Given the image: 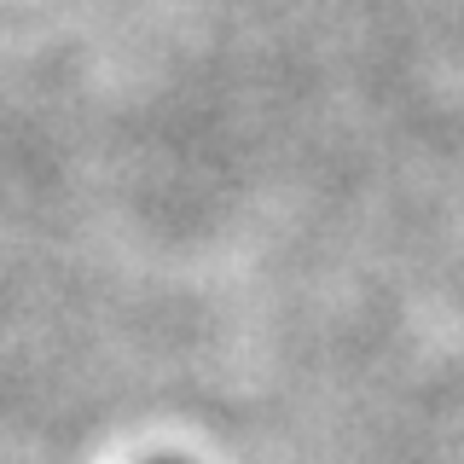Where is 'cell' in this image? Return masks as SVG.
<instances>
[{"mask_svg":"<svg viewBox=\"0 0 464 464\" xmlns=\"http://www.w3.org/2000/svg\"><path fill=\"white\" fill-rule=\"evenodd\" d=\"M157 464H180V459H157Z\"/></svg>","mask_w":464,"mask_h":464,"instance_id":"obj_1","label":"cell"}]
</instances>
